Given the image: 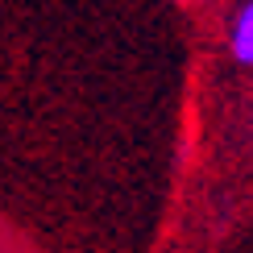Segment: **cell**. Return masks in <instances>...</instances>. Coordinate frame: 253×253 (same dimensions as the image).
Masks as SVG:
<instances>
[{
    "label": "cell",
    "instance_id": "obj_1",
    "mask_svg": "<svg viewBox=\"0 0 253 253\" xmlns=\"http://www.w3.org/2000/svg\"><path fill=\"white\" fill-rule=\"evenodd\" d=\"M228 46H233V58H237V62L253 67V0H249V4L237 13L233 34H228Z\"/></svg>",
    "mask_w": 253,
    "mask_h": 253
}]
</instances>
